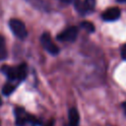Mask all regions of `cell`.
<instances>
[{"mask_svg":"<svg viewBox=\"0 0 126 126\" xmlns=\"http://www.w3.org/2000/svg\"><path fill=\"white\" fill-rule=\"evenodd\" d=\"M81 27H82L83 29H85L88 32H94V26L91 22H88V21L82 22V23H81Z\"/></svg>","mask_w":126,"mask_h":126,"instance_id":"11","label":"cell"},{"mask_svg":"<svg viewBox=\"0 0 126 126\" xmlns=\"http://www.w3.org/2000/svg\"><path fill=\"white\" fill-rule=\"evenodd\" d=\"M7 58V48L5 38L2 34H0V60H4Z\"/></svg>","mask_w":126,"mask_h":126,"instance_id":"9","label":"cell"},{"mask_svg":"<svg viewBox=\"0 0 126 126\" xmlns=\"http://www.w3.org/2000/svg\"><path fill=\"white\" fill-rule=\"evenodd\" d=\"M0 126H1V124H0Z\"/></svg>","mask_w":126,"mask_h":126,"instance_id":"16","label":"cell"},{"mask_svg":"<svg viewBox=\"0 0 126 126\" xmlns=\"http://www.w3.org/2000/svg\"><path fill=\"white\" fill-rule=\"evenodd\" d=\"M78 36V29L77 27H70L63 31L61 33L57 34L56 38L60 41H74Z\"/></svg>","mask_w":126,"mask_h":126,"instance_id":"6","label":"cell"},{"mask_svg":"<svg viewBox=\"0 0 126 126\" xmlns=\"http://www.w3.org/2000/svg\"><path fill=\"white\" fill-rule=\"evenodd\" d=\"M74 4H75V8L77 9V11L80 14L85 15L94 10L95 6V0H84V1L75 0Z\"/></svg>","mask_w":126,"mask_h":126,"instance_id":"5","label":"cell"},{"mask_svg":"<svg viewBox=\"0 0 126 126\" xmlns=\"http://www.w3.org/2000/svg\"><path fill=\"white\" fill-rule=\"evenodd\" d=\"M1 71L7 76L8 79L11 81H23L27 77L28 68L25 63L17 66V67H10V66H3Z\"/></svg>","mask_w":126,"mask_h":126,"instance_id":"1","label":"cell"},{"mask_svg":"<svg viewBox=\"0 0 126 126\" xmlns=\"http://www.w3.org/2000/svg\"><path fill=\"white\" fill-rule=\"evenodd\" d=\"M121 15V11L119 8L117 7H111V8H108L107 10H105L101 17L104 21H107V22H111V21H115L117 19H119Z\"/></svg>","mask_w":126,"mask_h":126,"instance_id":"7","label":"cell"},{"mask_svg":"<svg viewBox=\"0 0 126 126\" xmlns=\"http://www.w3.org/2000/svg\"><path fill=\"white\" fill-rule=\"evenodd\" d=\"M79 121H80V115H79L78 110L75 107L70 108L68 112L69 126H79Z\"/></svg>","mask_w":126,"mask_h":126,"instance_id":"8","label":"cell"},{"mask_svg":"<svg viewBox=\"0 0 126 126\" xmlns=\"http://www.w3.org/2000/svg\"><path fill=\"white\" fill-rule=\"evenodd\" d=\"M15 88H16L15 85H12L11 83H7L6 85H4V87L2 89V93L5 95H9V94H11L15 91Z\"/></svg>","mask_w":126,"mask_h":126,"instance_id":"10","label":"cell"},{"mask_svg":"<svg viewBox=\"0 0 126 126\" xmlns=\"http://www.w3.org/2000/svg\"><path fill=\"white\" fill-rule=\"evenodd\" d=\"M53 124H54V122H53V120H51V121H50L46 126H53Z\"/></svg>","mask_w":126,"mask_h":126,"instance_id":"14","label":"cell"},{"mask_svg":"<svg viewBox=\"0 0 126 126\" xmlns=\"http://www.w3.org/2000/svg\"><path fill=\"white\" fill-rule=\"evenodd\" d=\"M40 43L43 46V48L49 52L52 55H57L59 53V48L58 46L53 42L50 34L48 32H43L40 36Z\"/></svg>","mask_w":126,"mask_h":126,"instance_id":"4","label":"cell"},{"mask_svg":"<svg viewBox=\"0 0 126 126\" xmlns=\"http://www.w3.org/2000/svg\"><path fill=\"white\" fill-rule=\"evenodd\" d=\"M15 117H16V125L17 126H26L27 124H31L32 126L38 125L39 122L33 116L26 113L25 109L21 107H17L15 109Z\"/></svg>","mask_w":126,"mask_h":126,"instance_id":"2","label":"cell"},{"mask_svg":"<svg viewBox=\"0 0 126 126\" xmlns=\"http://www.w3.org/2000/svg\"><path fill=\"white\" fill-rule=\"evenodd\" d=\"M122 107H123V109H124V112L126 113V101H124V102L122 103Z\"/></svg>","mask_w":126,"mask_h":126,"instance_id":"13","label":"cell"},{"mask_svg":"<svg viewBox=\"0 0 126 126\" xmlns=\"http://www.w3.org/2000/svg\"><path fill=\"white\" fill-rule=\"evenodd\" d=\"M9 27L13 33L21 39H24L28 35V31L25 24L19 19H11L9 21Z\"/></svg>","mask_w":126,"mask_h":126,"instance_id":"3","label":"cell"},{"mask_svg":"<svg viewBox=\"0 0 126 126\" xmlns=\"http://www.w3.org/2000/svg\"><path fill=\"white\" fill-rule=\"evenodd\" d=\"M121 55H122V58L126 60V45H124V46H123L122 51H121Z\"/></svg>","mask_w":126,"mask_h":126,"instance_id":"12","label":"cell"},{"mask_svg":"<svg viewBox=\"0 0 126 126\" xmlns=\"http://www.w3.org/2000/svg\"><path fill=\"white\" fill-rule=\"evenodd\" d=\"M61 1H63V2H67V3H69V2H71L72 0H61Z\"/></svg>","mask_w":126,"mask_h":126,"instance_id":"15","label":"cell"}]
</instances>
